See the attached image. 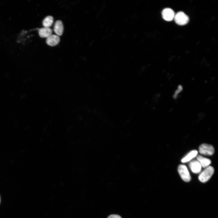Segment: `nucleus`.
Segmentation results:
<instances>
[{
  "instance_id": "1",
  "label": "nucleus",
  "mask_w": 218,
  "mask_h": 218,
  "mask_svg": "<svg viewBox=\"0 0 218 218\" xmlns=\"http://www.w3.org/2000/svg\"><path fill=\"white\" fill-rule=\"evenodd\" d=\"M213 167L209 166L205 168L200 173L198 177L200 181L202 183H205L211 178L214 172Z\"/></svg>"
},
{
  "instance_id": "2",
  "label": "nucleus",
  "mask_w": 218,
  "mask_h": 218,
  "mask_svg": "<svg viewBox=\"0 0 218 218\" xmlns=\"http://www.w3.org/2000/svg\"><path fill=\"white\" fill-rule=\"evenodd\" d=\"M178 172L182 179L185 182H189L191 177L188 169L186 165H180L178 168Z\"/></svg>"
},
{
  "instance_id": "3",
  "label": "nucleus",
  "mask_w": 218,
  "mask_h": 218,
  "mask_svg": "<svg viewBox=\"0 0 218 218\" xmlns=\"http://www.w3.org/2000/svg\"><path fill=\"white\" fill-rule=\"evenodd\" d=\"M174 19L177 24L181 25L187 24L189 20L188 17L182 12H178L175 14Z\"/></svg>"
},
{
  "instance_id": "4",
  "label": "nucleus",
  "mask_w": 218,
  "mask_h": 218,
  "mask_svg": "<svg viewBox=\"0 0 218 218\" xmlns=\"http://www.w3.org/2000/svg\"><path fill=\"white\" fill-rule=\"evenodd\" d=\"M199 152L203 155H211L214 152L213 147L211 145L203 144L201 145L199 147Z\"/></svg>"
},
{
  "instance_id": "5",
  "label": "nucleus",
  "mask_w": 218,
  "mask_h": 218,
  "mask_svg": "<svg viewBox=\"0 0 218 218\" xmlns=\"http://www.w3.org/2000/svg\"><path fill=\"white\" fill-rule=\"evenodd\" d=\"M163 18L168 21H172L174 19L175 14L174 11L170 8H164L162 13Z\"/></svg>"
},
{
  "instance_id": "6",
  "label": "nucleus",
  "mask_w": 218,
  "mask_h": 218,
  "mask_svg": "<svg viewBox=\"0 0 218 218\" xmlns=\"http://www.w3.org/2000/svg\"><path fill=\"white\" fill-rule=\"evenodd\" d=\"M189 167L192 172L195 173H200L201 170L202 166L197 160H193L190 162Z\"/></svg>"
},
{
  "instance_id": "7",
  "label": "nucleus",
  "mask_w": 218,
  "mask_h": 218,
  "mask_svg": "<svg viewBox=\"0 0 218 218\" xmlns=\"http://www.w3.org/2000/svg\"><path fill=\"white\" fill-rule=\"evenodd\" d=\"M60 41V38L58 36L51 35L47 38L46 42L48 45L53 46L58 45Z\"/></svg>"
},
{
  "instance_id": "8",
  "label": "nucleus",
  "mask_w": 218,
  "mask_h": 218,
  "mask_svg": "<svg viewBox=\"0 0 218 218\" xmlns=\"http://www.w3.org/2000/svg\"><path fill=\"white\" fill-rule=\"evenodd\" d=\"M64 30L63 25L62 22L60 20H58L55 23L54 30V32L58 36L62 35Z\"/></svg>"
},
{
  "instance_id": "9",
  "label": "nucleus",
  "mask_w": 218,
  "mask_h": 218,
  "mask_svg": "<svg viewBox=\"0 0 218 218\" xmlns=\"http://www.w3.org/2000/svg\"><path fill=\"white\" fill-rule=\"evenodd\" d=\"M52 31L48 27H44L39 30L38 33L39 36L41 38H47L52 35Z\"/></svg>"
},
{
  "instance_id": "10",
  "label": "nucleus",
  "mask_w": 218,
  "mask_h": 218,
  "mask_svg": "<svg viewBox=\"0 0 218 218\" xmlns=\"http://www.w3.org/2000/svg\"><path fill=\"white\" fill-rule=\"evenodd\" d=\"M198 153V151L196 150L190 151L182 159L181 162L183 163H186L190 161L197 156Z\"/></svg>"
},
{
  "instance_id": "11",
  "label": "nucleus",
  "mask_w": 218,
  "mask_h": 218,
  "mask_svg": "<svg viewBox=\"0 0 218 218\" xmlns=\"http://www.w3.org/2000/svg\"><path fill=\"white\" fill-rule=\"evenodd\" d=\"M197 158L203 167H206L209 166L211 163V161L210 159L204 157L200 155L197 156Z\"/></svg>"
},
{
  "instance_id": "12",
  "label": "nucleus",
  "mask_w": 218,
  "mask_h": 218,
  "mask_svg": "<svg viewBox=\"0 0 218 218\" xmlns=\"http://www.w3.org/2000/svg\"><path fill=\"white\" fill-rule=\"evenodd\" d=\"M53 22V17L51 16L46 17L43 20L42 24L44 27L49 28Z\"/></svg>"
},
{
  "instance_id": "13",
  "label": "nucleus",
  "mask_w": 218,
  "mask_h": 218,
  "mask_svg": "<svg viewBox=\"0 0 218 218\" xmlns=\"http://www.w3.org/2000/svg\"><path fill=\"white\" fill-rule=\"evenodd\" d=\"M107 218H122L120 216L117 215L113 214L109 216Z\"/></svg>"
},
{
  "instance_id": "14",
  "label": "nucleus",
  "mask_w": 218,
  "mask_h": 218,
  "mask_svg": "<svg viewBox=\"0 0 218 218\" xmlns=\"http://www.w3.org/2000/svg\"><path fill=\"white\" fill-rule=\"evenodd\" d=\"M0 202H1V197H0Z\"/></svg>"
}]
</instances>
